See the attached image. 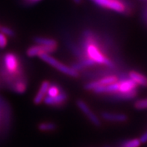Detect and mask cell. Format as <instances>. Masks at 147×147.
I'll list each match as a JSON object with an SVG mask.
<instances>
[{"mask_svg": "<svg viewBox=\"0 0 147 147\" xmlns=\"http://www.w3.org/2000/svg\"><path fill=\"white\" fill-rule=\"evenodd\" d=\"M68 99H69V95L63 89L58 95L54 97H49L47 95L43 99V102L47 106L59 109L65 106L68 101Z\"/></svg>", "mask_w": 147, "mask_h": 147, "instance_id": "6", "label": "cell"}, {"mask_svg": "<svg viewBox=\"0 0 147 147\" xmlns=\"http://www.w3.org/2000/svg\"><path fill=\"white\" fill-rule=\"evenodd\" d=\"M0 32L5 34L7 38H13L15 36V32L13 29L7 26H1L0 28Z\"/></svg>", "mask_w": 147, "mask_h": 147, "instance_id": "16", "label": "cell"}, {"mask_svg": "<svg viewBox=\"0 0 147 147\" xmlns=\"http://www.w3.org/2000/svg\"><path fill=\"white\" fill-rule=\"evenodd\" d=\"M2 86V83H1V80H0V86Z\"/></svg>", "mask_w": 147, "mask_h": 147, "instance_id": "22", "label": "cell"}, {"mask_svg": "<svg viewBox=\"0 0 147 147\" xmlns=\"http://www.w3.org/2000/svg\"><path fill=\"white\" fill-rule=\"evenodd\" d=\"M0 59H1V57H0Z\"/></svg>", "mask_w": 147, "mask_h": 147, "instance_id": "24", "label": "cell"}, {"mask_svg": "<svg viewBox=\"0 0 147 147\" xmlns=\"http://www.w3.org/2000/svg\"><path fill=\"white\" fill-rule=\"evenodd\" d=\"M12 110L5 99L0 96V137L9 132L12 125Z\"/></svg>", "mask_w": 147, "mask_h": 147, "instance_id": "3", "label": "cell"}, {"mask_svg": "<svg viewBox=\"0 0 147 147\" xmlns=\"http://www.w3.org/2000/svg\"><path fill=\"white\" fill-rule=\"evenodd\" d=\"M49 84H50V82L48 80H43V82L41 83L38 92L34 95L33 99V102L35 105H40L43 103V99L47 95V91H48Z\"/></svg>", "mask_w": 147, "mask_h": 147, "instance_id": "10", "label": "cell"}, {"mask_svg": "<svg viewBox=\"0 0 147 147\" xmlns=\"http://www.w3.org/2000/svg\"><path fill=\"white\" fill-rule=\"evenodd\" d=\"M97 6L110 10L119 14H127L129 13V7L125 0H91Z\"/></svg>", "mask_w": 147, "mask_h": 147, "instance_id": "5", "label": "cell"}, {"mask_svg": "<svg viewBox=\"0 0 147 147\" xmlns=\"http://www.w3.org/2000/svg\"><path fill=\"white\" fill-rule=\"evenodd\" d=\"M65 43L76 58L71 67L76 71H88L95 67L117 68L112 57L113 41L108 34L90 28L84 29L77 41L66 37Z\"/></svg>", "mask_w": 147, "mask_h": 147, "instance_id": "1", "label": "cell"}, {"mask_svg": "<svg viewBox=\"0 0 147 147\" xmlns=\"http://www.w3.org/2000/svg\"><path fill=\"white\" fill-rule=\"evenodd\" d=\"M129 77L138 86L147 87V77L136 71H131L129 73Z\"/></svg>", "mask_w": 147, "mask_h": 147, "instance_id": "11", "label": "cell"}, {"mask_svg": "<svg viewBox=\"0 0 147 147\" xmlns=\"http://www.w3.org/2000/svg\"><path fill=\"white\" fill-rule=\"evenodd\" d=\"M137 110H145L147 109V98L140 99L135 101L134 104Z\"/></svg>", "mask_w": 147, "mask_h": 147, "instance_id": "17", "label": "cell"}, {"mask_svg": "<svg viewBox=\"0 0 147 147\" xmlns=\"http://www.w3.org/2000/svg\"><path fill=\"white\" fill-rule=\"evenodd\" d=\"M0 28H1V25H0Z\"/></svg>", "mask_w": 147, "mask_h": 147, "instance_id": "23", "label": "cell"}, {"mask_svg": "<svg viewBox=\"0 0 147 147\" xmlns=\"http://www.w3.org/2000/svg\"><path fill=\"white\" fill-rule=\"evenodd\" d=\"M41 0H22L23 3L26 5H35L37 2H40Z\"/></svg>", "mask_w": 147, "mask_h": 147, "instance_id": "19", "label": "cell"}, {"mask_svg": "<svg viewBox=\"0 0 147 147\" xmlns=\"http://www.w3.org/2000/svg\"><path fill=\"white\" fill-rule=\"evenodd\" d=\"M0 80L2 84L14 93H25L28 88L22 60L17 53L7 52L0 59Z\"/></svg>", "mask_w": 147, "mask_h": 147, "instance_id": "2", "label": "cell"}, {"mask_svg": "<svg viewBox=\"0 0 147 147\" xmlns=\"http://www.w3.org/2000/svg\"><path fill=\"white\" fill-rule=\"evenodd\" d=\"M57 50V48L52 47H47V46H44V45L41 44H35L32 45L27 48L26 50V56L29 58L33 57H38L40 54L43 53H53Z\"/></svg>", "mask_w": 147, "mask_h": 147, "instance_id": "8", "label": "cell"}, {"mask_svg": "<svg viewBox=\"0 0 147 147\" xmlns=\"http://www.w3.org/2000/svg\"><path fill=\"white\" fill-rule=\"evenodd\" d=\"M34 42L37 44L44 45L47 47H52L58 49V44L56 40L51 38L42 37V36H36L33 38Z\"/></svg>", "mask_w": 147, "mask_h": 147, "instance_id": "12", "label": "cell"}, {"mask_svg": "<svg viewBox=\"0 0 147 147\" xmlns=\"http://www.w3.org/2000/svg\"><path fill=\"white\" fill-rule=\"evenodd\" d=\"M7 37L0 32V49H4L7 47Z\"/></svg>", "mask_w": 147, "mask_h": 147, "instance_id": "18", "label": "cell"}, {"mask_svg": "<svg viewBox=\"0 0 147 147\" xmlns=\"http://www.w3.org/2000/svg\"><path fill=\"white\" fill-rule=\"evenodd\" d=\"M62 90H63V88L57 83H50L47 95L49 97H54V96L58 95L62 91Z\"/></svg>", "mask_w": 147, "mask_h": 147, "instance_id": "14", "label": "cell"}, {"mask_svg": "<svg viewBox=\"0 0 147 147\" xmlns=\"http://www.w3.org/2000/svg\"><path fill=\"white\" fill-rule=\"evenodd\" d=\"M101 116L104 120L111 122H125L128 120V116L125 113H120L104 111L101 113Z\"/></svg>", "mask_w": 147, "mask_h": 147, "instance_id": "9", "label": "cell"}, {"mask_svg": "<svg viewBox=\"0 0 147 147\" xmlns=\"http://www.w3.org/2000/svg\"><path fill=\"white\" fill-rule=\"evenodd\" d=\"M38 57L41 60H43V62H47L49 65L52 66V67L55 68L56 70H58V71L61 72L63 75H67V76L71 77H74V78H77L79 77L80 76V73L78 71H76L74 68L69 66V65H65L64 63L60 62L57 59L51 56L50 54L49 53H43L40 54Z\"/></svg>", "mask_w": 147, "mask_h": 147, "instance_id": "4", "label": "cell"}, {"mask_svg": "<svg viewBox=\"0 0 147 147\" xmlns=\"http://www.w3.org/2000/svg\"><path fill=\"white\" fill-rule=\"evenodd\" d=\"M76 105L79 110L85 115V116L88 119L90 122L93 124V125H95L96 127H99L101 125V120L99 118L98 116L93 111V110L90 108L88 104L84 101L82 100V99H78L76 101Z\"/></svg>", "mask_w": 147, "mask_h": 147, "instance_id": "7", "label": "cell"}, {"mask_svg": "<svg viewBox=\"0 0 147 147\" xmlns=\"http://www.w3.org/2000/svg\"><path fill=\"white\" fill-rule=\"evenodd\" d=\"M139 139H140L141 144H146V143H147V131L144 134H142V136Z\"/></svg>", "mask_w": 147, "mask_h": 147, "instance_id": "20", "label": "cell"}, {"mask_svg": "<svg viewBox=\"0 0 147 147\" xmlns=\"http://www.w3.org/2000/svg\"><path fill=\"white\" fill-rule=\"evenodd\" d=\"M37 129L40 131L43 132H49V131H53L57 129V125L55 122H42L38 125Z\"/></svg>", "mask_w": 147, "mask_h": 147, "instance_id": "13", "label": "cell"}, {"mask_svg": "<svg viewBox=\"0 0 147 147\" xmlns=\"http://www.w3.org/2000/svg\"><path fill=\"white\" fill-rule=\"evenodd\" d=\"M141 142L140 139L138 138H134V139H131V140H124L119 145L118 147H140Z\"/></svg>", "mask_w": 147, "mask_h": 147, "instance_id": "15", "label": "cell"}, {"mask_svg": "<svg viewBox=\"0 0 147 147\" xmlns=\"http://www.w3.org/2000/svg\"><path fill=\"white\" fill-rule=\"evenodd\" d=\"M76 4H80L82 2V0H73Z\"/></svg>", "mask_w": 147, "mask_h": 147, "instance_id": "21", "label": "cell"}]
</instances>
